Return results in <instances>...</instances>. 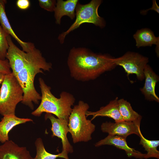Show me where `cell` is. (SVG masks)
Wrapping results in <instances>:
<instances>
[{"instance_id": "obj_1", "label": "cell", "mask_w": 159, "mask_h": 159, "mask_svg": "<svg viewBox=\"0 0 159 159\" xmlns=\"http://www.w3.org/2000/svg\"><path fill=\"white\" fill-rule=\"evenodd\" d=\"M113 59L106 54L94 53L85 48L74 47L70 50L67 64L71 76L77 81L95 79L116 66Z\"/></svg>"}, {"instance_id": "obj_2", "label": "cell", "mask_w": 159, "mask_h": 159, "mask_svg": "<svg viewBox=\"0 0 159 159\" xmlns=\"http://www.w3.org/2000/svg\"><path fill=\"white\" fill-rule=\"evenodd\" d=\"M52 64L47 62L40 51L34 58L17 74L16 77L24 92L21 102L34 109L33 102L38 104L41 96L36 90L34 84V78L38 73H43L42 70L49 71Z\"/></svg>"}, {"instance_id": "obj_3", "label": "cell", "mask_w": 159, "mask_h": 159, "mask_svg": "<svg viewBox=\"0 0 159 159\" xmlns=\"http://www.w3.org/2000/svg\"><path fill=\"white\" fill-rule=\"evenodd\" d=\"M42 93L41 103L38 107L32 112L35 116L39 117L44 112L50 113L56 115L57 118L68 120L72 112V106L75 99L71 94L62 91L60 97H56L52 93L51 88L45 82L43 79H39Z\"/></svg>"}, {"instance_id": "obj_4", "label": "cell", "mask_w": 159, "mask_h": 159, "mask_svg": "<svg viewBox=\"0 0 159 159\" xmlns=\"http://www.w3.org/2000/svg\"><path fill=\"white\" fill-rule=\"evenodd\" d=\"M89 108L87 103L80 100L72 108L69 117L68 127L74 143L87 142L92 139L95 126L91 120L87 119L86 113Z\"/></svg>"}, {"instance_id": "obj_5", "label": "cell", "mask_w": 159, "mask_h": 159, "mask_svg": "<svg viewBox=\"0 0 159 159\" xmlns=\"http://www.w3.org/2000/svg\"><path fill=\"white\" fill-rule=\"evenodd\" d=\"M23 91L12 72L5 75L0 90V114L15 115L16 106L23 99Z\"/></svg>"}, {"instance_id": "obj_6", "label": "cell", "mask_w": 159, "mask_h": 159, "mask_svg": "<svg viewBox=\"0 0 159 159\" xmlns=\"http://www.w3.org/2000/svg\"><path fill=\"white\" fill-rule=\"evenodd\" d=\"M102 2L101 0H92L85 4L78 3L75 9V21L66 31L59 34L58 37V39L61 44L64 43L67 35L83 23H92L101 28L105 26V20L98 13V8Z\"/></svg>"}, {"instance_id": "obj_7", "label": "cell", "mask_w": 159, "mask_h": 159, "mask_svg": "<svg viewBox=\"0 0 159 159\" xmlns=\"http://www.w3.org/2000/svg\"><path fill=\"white\" fill-rule=\"evenodd\" d=\"M148 61V58L138 53L130 52L119 57L113 59L116 66L122 67L128 76L134 74L140 81L145 79L144 70Z\"/></svg>"}, {"instance_id": "obj_8", "label": "cell", "mask_w": 159, "mask_h": 159, "mask_svg": "<svg viewBox=\"0 0 159 159\" xmlns=\"http://www.w3.org/2000/svg\"><path fill=\"white\" fill-rule=\"evenodd\" d=\"M44 118L45 120L49 119L51 122V130L52 133V136H56L61 140L62 151L68 154L72 153L73 148L67 137V133L69 132L68 120L56 118L50 113H46Z\"/></svg>"}, {"instance_id": "obj_9", "label": "cell", "mask_w": 159, "mask_h": 159, "mask_svg": "<svg viewBox=\"0 0 159 159\" xmlns=\"http://www.w3.org/2000/svg\"><path fill=\"white\" fill-rule=\"evenodd\" d=\"M101 129L103 132L107 133L109 135L126 138L132 134L139 137L141 132L140 126L133 122L125 121L115 122H106L102 124Z\"/></svg>"}, {"instance_id": "obj_10", "label": "cell", "mask_w": 159, "mask_h": 159, "mask_svg": "<svg viewBox=\"0 0 159 159\" xmlns=\"http://www.w3.org/2000/svg\"><path fill=\"white\" fill-rule=\"evenodd\" d=\"M126 138L116 135H108L105 138L98 141L95 146L98 147L103 145H113L117 148L124 150L127 156L130 158H144L145 154H143L129 147L126 141Z\"/></svg>"}, {"instance_id": "obj_11", "label": "cell", "mask_w": 159, "mask_h": 159, "mask_svg": "<svg viewBox=\"0 0 159 159\" xmlns=\"http://www.w3.org/2000/svg\"><path fill=\"white\" fill-rule=\"evenodd\" d=\"M25 147H20L12 140L0 145V159H32Z\"/></svg>"}, {"instance_id": "obj_12", "label": "cell", "mask_w": 159, "mask_h": 159, "mask_svg": "<svg viewBox=\"0 0 159 159\" xmlns=\"http://www.w3.org/2000/svg\"><path fill=\"white\" fill-rule=\"evenodd\" d=\"M7 2L6 0H0L1 25L9 35L16 40L22 48V50L27 53L30 52L35 47L34 44L32 42H26L22 41L14 32L10 24L5 11V5Z\"/></svg>"}, {"instance_id": "obj_13", "label": "cell", "mask_w": 159, "mask_h": 159, "mask_svg": "<svg viewBox=\"0 0 159 159\" xmlns=\"http://www.w3.org/2000/svg\"><path fill=\"white\" fill-rule=\"evenodd\" d=\"M145 82L143 87L140 89L145 98L149 101L159 102V98L155 92L156 83L159 80L158 76L152 68L147 64L144 70Z\"/></svg>"}, {"instance_id": "obj_14", "label": "cell", "mask_w": 159, "mask_h": 159, "mask_svg": "<svg viewBox=\"0 0 159 159\" xmlns=\"http://www.w3.org/2000/svg\"><path fill=\"white\" fill-rule=\"evenodd\" d=\"M32 121L31 119L19 118L15 115L3 116L0 121V142L3 144L9 140V133L14 127Z\"/></svg>"}, {"instance_id": "obj_15", "label": "cell", "mask_w": 159, "mask_h": 159, "mask_svg": "<svg viewBox=\"0 0 159 159\" xmlns=\"http://www.w3.org/2000/svg\"><path fill=\"white\" fill-rule=\"evenodd\" d=\"M118 97L111 101L105 106L101 107L100 110L96 112L87 111L86 113L87 117L92 115V121L98 116L107 117L113 119L115 122L124 121L119 112L118 104Z\"/></svg>"}, {"instance_id": "obj_16", "label": "cell", "mask_w": 159, "mask_h": 159, "mask_svg": "<svg viewBox=\"0 0 159 159\" xmlns=\"http://www.w3.org/2000/svg\"><path fill=\"white\" fill-rule=\"evenodd\" d=\"M78 2V0H57L54 11L56 23L60 25L62 17L64 16L73 19L75 17V9Z\"/></svg>"}, {"instance_id": "obj_17", "label": "cell", "mask_w": 159, "mask_h": 159, "mask_svg": "<svg viewBox=\"0 0 159 159\" xmlns=\"http://www.w3.org/2000/svg\"><path fill=\"white\" fill-rule=\"evenodd\" d=\"M133 37L136 41V46L138 48L156 45V52L157 55H159V37H156L150 30L145 28L138 30Z\"/></svg>"}, {"instance_id": "obj_18", "label": "cell", "mask_w": 159, "mask_h": 159, "mask_svg": "<svg viewBox=\"0 0 159 159\" xmlns=\"http://www.w3.org/2000/svg\"><path fill=\"white\" fill-rule=\"evenodd\" d=\"M119 110L124 121L133 122L140 126L142 116L132 108L130 103L123 99L118 100Z\"/></svg>"}, {"instance_id": "obj_19", "label": "cell", "mask_w": 159, "mask_h": 159, "mask_svg": "<svg viewBox=\"0 0 159 159\" xmlns=\"http://www.w3.org/2000/svg\"><path fill=\"white\" fill-rule=\"evenodd\" d=\"M35 145L36 148V154L32 159H56L57 158H62L69 159L68 154L62 151L57 154H54L47 152L45 150L42 139L41 138L36 139Z\"/></svg>"}, {"instance_id": "obj_20", "label": "cell", "mask_w": 159, "mask_h": 159, "mask_svg": "<svg viewBox=\"0 0 159 159\" xmlns=\"http://www.w3.org/2000/svg\"><path fill=\"white\" fill-rule=\"evenodd\" d=\"M139 137L140 140L139 144L142 145L147 151V153L144 157L145 159L150 158L159 159V151L157 148L159 145V140H150L145 138L140 132Z\"/></svg>"}, {"instance_id": "obj_21", "label": "cell", "mask_w": 159, "mask_h": 159, "mask_svg": "<svg viewBox=\"0 0 159 159\" xmlns=\"http://www.w3.org/2000/svg\"><path fill=\"white\" fill-rule=\"evenodd\" d=\"M9 35L0 25V59H6L9 45L7 37Z\"/></svg>"}, {"instance_id": "obj_22", "label": "cell", "mask_w": 159, "mask_h": 159, "mask_svg": "<svg viewBox=\"0 0 159 159\" xmlns=\"http://www.w3.org/2000/svg\"><path fill=\"white\" fill-rule=\"evenodd\" d=\"M40 6L44 9L50 12L54 11L56 5L55 0H39Z\"/></svg>"}, {"instance_id": "obj_23", "label": "cell", "mask_w": 159, "mask_h": 159, "mask_svg": "<svg viewBox=\"0 0 159 159\" xmlns=\"http://www.w3.org/2000/svg\"><path fill=\"white\" fill-rule=\"evenodd\" d=\"M8 60L6 59L4 60L0 59V72L5 74L12 72Z\"/></svg>"}, {"instance_id": "obj_24", "label": "cell", "mask_w": 159, "mask_h": 159, "mask_svg": "<svg viewBox=\"0 0 159 159\" xmlns=\"http://www.w3.org/2000/svg\"><path fill=\"white\" fill-rule=\"evenodd\" d=\"M16 5L19 9L25 10L29 7L30 3L29 0H18L16 2Z\"/></svg>"}, {"instance_id": "obj_25", "label": "cell", "mask_w": 159, "mask_h": 159, "mask_svg": "<svg viewBox=\"0 0 159 159\" xmlns=\"http://www.w3.org/2000/svg\"><path fill=\"white\" fill-rule=\"evenodd\" d=\"M153 5L151 9H147L144 11H142L141 13L142 14H145L146 13V12L150 10H154L155 11H156L158 13H159V7L158 5H157L156 2L155 0H153Z\"/></svg>"}, {"instance_id": "obj_26", "label": "cell", "mask_w": 159, "mask_h": 159, "mask_svg": "<svg viewBox=\"0 0 159 159\" xmlns=\"http://www.w3.org/2000/svg\"><path fill=\"white\" fill-rule=\"evenodd\" d=\"M5 75L4 74L0 72V85L1 84L4 80Z\"/></svg>"}, {"instance_id": "obj_27", "label": "cell", "mask_w": 159, "mask_h": 159, "mask_svg": "<svg viewBox=\"0 0 159 159\" xmlns=\"http://www.w3.org/2000/svg\"></svg>"}]
</instances>
